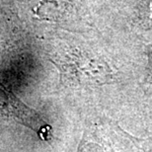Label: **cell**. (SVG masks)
I'll list each match as a JSON object with an SVG mask.
<instances>
[{
	"instance_id": "6da1fadb",
	"label": "cell",
	"mask_w": 152,
	"mask_h": 152,
	"mask_svg": "<svg viewBox=\"0 0 152 152\" xmlns=\"http://www.w3.org/2000/svg\"><path fill=\"white\" fill-rule=\"evenodd\" d=\"M0 117L12 120L28 127L42 140H50L51 126L37 112L28 107L25 103L0 84Z\"/></svg>"
}]
</instances>
